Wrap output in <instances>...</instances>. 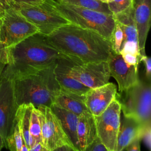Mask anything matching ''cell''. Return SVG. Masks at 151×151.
Masks as SVG:
<instances>
[{
    "instance_id": "1",
    "label": "cell",
    "mask_w": 151,
    "mask_h": 151,
    "mask_svg": "<svg viewBox=\"0 0 151 151\" xmlns=\"http://www.w3.org/2000/svg\"><path fill=\"white\" fill-rule=\"evenodd\" d=\"M45 38L62 53L84 63L107 61L113 51L110 40L71 23L60 27Z\"/></svg>"
},
{
    "instance_id": "2",
    "label": "cell",
    "mask_w": 151,
    "mask_h": 151,
    "mask_svg": "<svg viewBox=\"0 0 151 151\" xmlns=\"http://www.w3.org/2000/svg\"><path fill=\"white\" fill-rule=\"evenodd\" d=\"M8 63L2 76L14 80L48 67L61 58L69 57L49 44L37 32L8 47Z\"/></svg>"
},
{
    "instance_id": "3",
    "label": "cell",
    "mask_w": 151,
    "mask_h": 151,
    "mask_svg": "<svg viewBox=\"0 0 151 151\" xmlns=\"http://www.w3.org/2000/svg\"><path fill=\"white\" fill-rule=\"evenodd\" d=\"M55 64L13 80L14 95L18 106L31 104L36 108L51 107L60 89L54 73Z\"/></svg>"
},
{
    "instance_id": "4",
    "label": "cell",
    "mask_w": 151,
    "mask_h": 151,
    "mask_svg": "<svg viewBox=\"0 0 151 151\" xmlns=\"http://www.w3.org/2000/svg\"><path fill=\"white\" fill-rule=\"evenodd\" d=\"M71 24L92 30L111 41L116 21L113 15L68 4L60 0H46Z\"/></svg>"
},
{
    "instance_id": "5",
    "label": "cell",
    "mask_w": 151,
    "mask_h": 151,
    "mask_svg": "<svg viewBox=\"0 0 151 151\" xmlns=\"http://www.w3.org/2000/svg\"><path fill=\"white\" fill-rule=\"evenodd\" d=\"M123 115L134 119L142 124L151 123V85L145 77L130 88L117 93Z\"/></svg>"
},
{
    "instance_id": "6",
    "label": "cell",
    "mask_w": 151,
    "mask_h": 151,
    "mask_svg": "<svg viewBox=\"0 0 151 151\" xmlns=\"http://www.w3.org/2000/svg\"><path fill=\"white\" fill-rule=\"evenodd\" d=\"M17 9L38 28L39 33L45 36L70 23L46 0L35 6L18 5Z\"/></svg>"
},
{
    "instance_id": "7",
    "label": "cell",
    "mask_w": 151,
    "mask_h": 151,
    "mask_svg": "<svg viewBox=\"0 0 151 151\" xmlns=\"http://www.w3.org/2000/svg\"><path fill=\"white\" fill-rule=\"evenodd\" d=\"M37 32L38 28L17 9H10L0 16V41L7 47Z\"/></svg>"
},
{
    "instance_id": "8",
    "label": "cell",
    "mask_w": 151,
    "mask_h": 151,
    "mask_svg": "<svg viewBox=\"0 0 151 151\" xmlns=\"http://www.w3.org/2000/svg\"><path fill=\"white\" fill-rule=\"evenodd\" d=\"M18 108L13 80L2 76L0 80V136L6 149L8 141L12 136L17 123Z\"/></svg>"
},
{
    "instance_id": "9",
    "label": "cell",
    "mask_w": 151,
    "mask_h": 151,
    "mask_svg": "<svg viewBox=\"0 0 151 151\" xmlns=\"http://www.w3.org/2000/svg\"><path fill=\"white\" fill-rule=\"evenodd\" d=\"M120 116V104L115 97L101 114L94 116L97 137L109 151L117 150Z\"/></svg>"
},
{
    "instance_id": "10",
    "label": "cell",
    "mask_w": 151,
    "mask_h": 151,
    "mask_svg": "<svg viewBox=\"0 0 151 151\" xmlns=\"http://www.w3.org/2000/svg\"><path fill=\"white\" fill-rule=\"evenodd\" d=\"M70 73L89 88L107 84L111 77L107 61L84 63L75 58L70 61Z\"/></svg>"
},
{
    "instance_id": "11",
    "label": "cell",
    "mask_w": 151,
    "mask_h": 151,
    "mask_svg": "<svg viewBox=\"0 0 151 151\" xmlns=\"http://www.w3.org/2000/svg\"><path fill=\"white\" fill-rule=\"evenodd\" d=\"M107 63L110 76H112L118 84L119 92L130 88L138 82V67L126 63L120 53H116L113 51Z\"/></svg>"
},
{
    "instance_id": "12",
    "label": "cell",
    "mask_w": 151,
    "mask_h": 151,
    "mask_svg": "<svg viewBox=\"0 0 151 151\" xmlns=\"http://www.w3.org/2000/svg\"><path fill=\"white\" fill-rule=\"evenodd\" d=\"M116 86L112 83L90 88L84 96V101L88 111L93 116L101 114L115 99Z\"/></svg>"
},
{
    "instance_id": "13",
    "label": "cell",
    "mask_w": 151,
    "mask_h": 151,
    "mask_svg": "<svg viewBox=\"0 0 151 151\" xmlns=\"http://www.w3.org/2000/svg\"><path fill=\"white\" fill-rule=\"evenodd\" d=\"M132 6L140 54H144L145 44L150 27L151 0H132Z\"/></svg>"
},
{
    "instance_id": "14",
    "label": "cell",
    "mask_w": 151,
    "mask_h": 151,
    "mask_svg": "<svg viewBox=\"0 0 151 151\" xmlns=\"http://www.w3.org/2000/svg\"><path fill=\"white\" fill-rule=\"evenodd\" d=\"M73 58L70 57L61 58L56 62L54 68L55 77L60 88L80 96H84L90 88L74 79L70 73V61Z\"/></svg>"
},
{
    "instance_id": "15",
    "label": "cell",
    "mask_w": 151,
    "mask_h": 151,
    "mask_svg": "<svg viewBox=\"0 0 151 151\" xmlns=\"http://www.w3.org/2000/svg\"><path fill=\"white\" fill-rule=\"evenodd\" d=\"M45 115L47 125L48 147L52 151L64 145H72L69 142L61 124L50 107H45Z\"/></svg>"
},
{
    "instance_id": "16",
    "label": "cell",
    "mask_w": 151,
    "mask_h": 151,
    "mask_svg": "<svg viewBox=\"0 0 151 151\" xmlns=\"http://www.w3.org/2000/svg\"><path fill=\"white\" fill-rule=\"evenodd\" d=\"M142 125L134 119L123 115L122 118L120 117L116 151H124L125 148L134 140L140 139Z\"/></svg>"
},
{
    "instance_id": "17",
    "label": "cell",
    "mask_w": 151,
    "mask_h": 151,
    "mask_svg": "<svg viewBox=\"0 0 151 151\" xmlns=\"http://www.w3.org/2000/svg\"><path fill=\"white\" fill-rule=\"evenodd\" d=\"M50 109L58 118L70 143L77 151H80L77 132L78 116L71 111L54 105L51 106Z\"/></svg>"
},
{
    "instance_id": "18",
    "label": "cell",
    "mask_w": 151,
    "mask_h": 151,
    "mask_svg": "<svg viewBox=\"0 0 151 151\" xmlns=\"http://www.w3.org/2000/svg\"><path fill=\"white\" fill-rule=\"evenodd\" d=\"M52 105L71 111L78 116L88 111L84 101V96L78 95L61 88L55 95Z\"/></svg>"
},
{
    "instance_id": "19",
    "label": "cell",
    "mask_w": 151,
    "mask_h": 151,
    "mask_svg": "<svg viewBox=\"0 0 151 151\" xmlns=\"http://www.w3.org/2000/svg\"><path fill=\"white\" fill-rule=\"evenodd\" d=\"M77 132L80 151H84L97 137L94 118L89 111L78 116Z\"/></svg>"
},
{
    "instance_id": "20",
    "label": "cell",
    "mask_w": 151,
    "mask_h": 151,
    "mask_svg": "<svg viewBox=\"0 0 151 151\" xmlns=\"http://www.w3.org/2000/svg\"><path fill=\"white\" fill-rule=\"evenodd\" d=\"M113 16L116 22L120 25L123 31V40L122 43L126 41L138 42L137 32L134 21L133 9L132 5L124 11L114 14Z\"/></svg>"
},
{
    "instance_id": "21",
    "label": "cell",
    "mask_w": 151,
    "mask_h": 151,
    "mask_svg": "<svg viewBox=\"0 0 151 151\" xmlns=\"http://www.w3.org/2000/svg\"><path fill=\"white\" fill-rule=\"evenodd\" d=\"M33 107L31 104H22L18 106L17 113V123L24 142L28 149L35 145L29 134L30 118Z\"/></svg>"
},
{
    "instance_id": "22",
    "label": "cell",
    "mask_w": 151,
    "mask_h": 151,
    "mask_svg": "<svg viewBox=\"0 0 151 151\" xmlns=\"http://www.w3.org/2000/svg\"><path fill=\"white\" fill-rule=\"evenodd\" d=\"M63 2L94 10L102 13L113 15L107 4L100 0H60Z\"/></svg>"
},
{
    "instance_id": "23",
    "label": "cell",
    "mask_w": 151,
    "mask_h": 151,
    "mask_svg": "<svg viewBox=\"0 0 151 151\" xmlns=\"http://www.w3.org/2000/svg\"><path fill=\"white\" fill-rule=\"evenodd\" d=\"M29 134L34 144L40 142L42 143L38 113L37 108L35 107H33L31 114L29 123Z\"/></svg>"
},
{
    "instance_id": "24",
    "label": "cell",
    "mask_w": 151,
    "mask_h": 151,
    "mask_svg": "<svg viewBox=\"0 0 151 151\" xmlns=\"http://www.w3.org/2000/svg\"><path fill=\"white\" fill-rule=\"evenodd\" d=\"M107 4L113 15L120 13L132 5V0H100Z\"/></svg>"
},
{
    "instance_id": "25",
    "label": "cell",
    "mask_w": 151,
    "mask_h": 151,
    "mask_svg": "<svg viewBox=\"0 0 151 151\" xmlns=\"http://www.w3.org/2000/svg\"><path fill=\"white\" fill-rule=\"evenodd\" d=\"M24 143V140L17 123L14 133L8 141V149L10 151H21Z\"/></svg>"
},
{
    "instance_id": "26",
    "label": "cell",
    "mask_w": 151,
    "mask_h": 151,
    "mask_svg": "<svg viewBox=\"0 0 151 151\" xmlns=\"http://www.w3.org/2000/svg\"><path fill=\"white\" fill-rule=\"evenodd\" d=\"M123 40V34L120 25L116 22L114 29L112 34L111 42L112 48L114 52L120 53V48Z\"/></svg>"
},
{
    "instance_id": "27",
    "label": "cell",
    "mask_w": 151,
    "mask_h": 151,
    "mask_svg": "<svg viewBox=\"0 0 151 151\" xmlns=\"http://www.w3.org/2000/svg\"><path fill=\"white\" fill-rule=\"evenodd\" d=\"M120 54L121 55L124 54H130L136 55L140 58L141 54L139 47V44L134 41H126L122 43Z\"/></svg>"
},
{
    "instance_id": "28",
    "label": "cell",
    "mask_w": 151,
    "mask_h": 151,
    "mask_svg": "<svg viewBox=\"0 0 151 151\" xmlns=\"http://www.w3.org/2000/svg\"><path fill=\"white\" fill-rule=\"evenodd\" d=\"M140 140H143L149 150L151 149V123L143 124L140 134Z\"/></svg>"
},
{
    "instance_id": "29",
    "label": "cell",
    "mask_w": 151,
    "mask_h": 151,
    "mask_svg": "<svg viewBox=\"0 0 151 151\" xmlns=\"http://www.w3.org/2000/svg\"><path fill=\"white\" fill-rule=\"evenodd\" d=\"M84 151H109L106 147L103 144L98 137L88 145L84 150Z\"/></svg>"
},
{
    "instance_id": "30",
    "label": "cell",
    "mask_w": 151,
    "mask_h": 151,
    "mask_svg": "<svg viewBox=\"0 0 151 151\" xmlns=\"http://www.w3.org/2000/svg\"><path fill=\"white\" fill-rule=\"evenodd\" d=\"M140 62H142L145 66V77L147 80L150 81L151 77V58L148 57L146 54H141Z\"/></svg>"
},
{
    "instance_id": "31",
    "label": "cell",
    "mask_w": 151,
    "mask_h": 151,
    "mask_svg": "<svg viewBox=\"0 0 151 151\" xmlns=\"http://www.w3.org/2000/svg\"><path fill=\"white\" fill-rule=\"evenodd\" d=\"M17 8L18 5L14 0H0V16L10 9Z\"/></svg>"
},
{
    "instance_id": "32",
    "label": "cell",
    "mask_w": 151,
    "mask_h": 151,
    "mask_svg": "<svg viewBox=\"0 0 151 151\" xmlns=\"http://www.w3.org/2000/svg\"><path fill=\"white\" fill-rule=\"evenodd\" d=\"M122 56L124 61L126 63H127L129 65L138 67L139 64L140 62V58L139 57L130 54H122Z\"/></svg>"
},
{
    "instance_id": "33",
    "label": "cell",
    "mask_w": 151,
    "mask_h": 151,
    "mask_svg": "<svg viewBox=\"0 0 151 151\" xmlns=\"http://www.w3.org/2000/svg\"><path fill=\"white\" fill-rule=\"evenodd\" d=\"M0 62L6 65L8 63V50L5 43L0 41Z\"/></svg>"
},
{
    "instance_id": "34",
    "label": "cell",
    "mask_w": 151,
    "mask_h": 151,
    "mask_svg": "<svg viewBox=\"0 0 151 151\" xmlns=\"http://www.w3.org/2000/svg\"><path fill=\"white\" fill-rule=\"evenodd\" d=\"M17 5L35 6L42 4L45 0H14Z\"/></svg>"
},
{
    "instance_id": "35",
    "label": "cell",
    "mask_w": 151,
    "mask_h": 151,
    "mask_svg": "<svg viewBox=\"0 0 151 151\" xmlns=\"http://www.w3.org/2000/svg\"><path fill=\"white\" fill-rule=\"evenodd\" d=\"M140 142L139 139H136L125 148L126 151H140Z\"/></svg>"
},
{
    "instance_id": "36",
    "label": "cell",
    "mask_w": 151,
    "mask_h": 151,
    "mask_svg": "<svg viewBox=\"0 0 151 151\" xmlns=\"http://www.w3.org/2000/svg\"><path fill=\"white\" fill-rule=\"evenodd\" d=\"M29 151H50V149L45 146L43 143L40 142L35 143L32 147L29 149Z\"/></svg>"
},
{
    "instance_id": "37",
    "label": "cell",
    "mask_w": 151,
    "mask_h": 151,
    "mask_svg": "<svg viewBox=\"0 0 151 151\" xmlns=\"http://www.w3.org/2000/svg\"><path fill=\"white\" fill-rule=\"evenodd\" d=\"M55 151H77L73 146L70 145H64L55 149Z\"/></svg>"
},
{
    "instance_id": "38",
    "label": "cell",
    "mask_w": 151,
    "mask_h": 151,
    "mask_svg": "<svg viewBox=\"0 0 151 151\" xmlns=\"http://www.w3.org/2000/svg\"><path fill=\"white\" fill-rule=\"evenodd\" d=\"M6 66V64L2 63V62H0V80L1 79V77H2V73H3V71L5 68Z\"/></svg>"
},
{
    "instance_id": "39",
    "label": "cell",
    "mask_w": 151,
    "mask_h": 151,
    "mask_svg": "<svg viewBox=\"0 0 151 151\" xmlns=\"http://www.w3.org/2000/svg\"><path fill=\"white\" fill-rule=\"evenodd\" d=\"M21 151H29V149H28V147L26 146V145L25 144V143L23 144Z\"/></svg>"
},
{
    "instance_id": "40",
    "label": "cell",
    "mask_w": 151,
    "mask_h": 151,
    "mask_svg": "<svg viewBox=\"0 0 151 151\" xmlns=\"http://www.w3.org/2000/svg\"><path fill=\"white\" fill-rule=\"evenodd\" d=\"M4 147V142L2 139L1 138V137L0 136V151L1 150V149H2V147Z\"/></svg>"
},
{
    "instance_id": "41",
    "label": "cell",
    "mask_w": 151,
    "mask_h": 151,
    "mask_svg": "<svg viewBox=\"0 0 151 151\" xmlns=\"http://www.w3.org/2000/svg\"><path fill=\"white\" fill-rule=\"evenodd\" d=\"M52 151H55V150H52Z\"/></svg>"
}]
</instances>
